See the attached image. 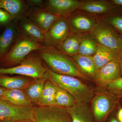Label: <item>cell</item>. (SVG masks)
Returning a JSON list of instances; mask_svg holds the SVG:
<instances>
[{"label": "cell", "mask_w": 122, "mask_h": 122, "mask_svg": "<svg viewBox=\"0 0 122 122\" xmlns=\"http://www.w3.org/2000/svg\"><path fill=\"white\" fill-rule=\"evenodd\" d=\"M6 89L3 88V87H1L0 86V99H1L2 98V96H3V94H4V93Z\"/></svg>", "instance_id": "35"}, {"label": "cell", "mask_w": 122, "mask_h": 122, "mask_svg": "<svg viewBox=\"0 0 122 122\" xmlns=\"http://www.w3.org/2000/svg\"><path fill=\"white\" fill-rule=\"evenodd\" d=\"M112 25L122 33V17H114L109 19Z\"/></svg>", "instance_id": "30"}, {"label": "cell", "mask_w": 122, "mask_h": 122, "mask_svg": "<svg viewBox=\"0 0 122 122\" xmlns=\"http://www.w3.org/2000/svg\"><path fill=\"white\" fill-rule=\"evenodd\" d=\"M36 51L49 69L54 73L90 80L81 72L74 60L57 48L45 46Z\"/></svg>", "instance_id": "1"}, {"label": "cell", "mask_w": 122, "mask_h": 122, "mask_svg": "<svg viewBox=\"0 0 122 122\" xmlns=\"http://www.w3.org/2000/svg\"><path fill=\"white\" fill-rule=\"evenodd\" d=\"M98 44L91 35H85L81 37L78 54L93 56L96 53Z\"/></svg>", "instance_id": "25"}, {"label": "cell", "mask_w": 122, "mask_h": 122, "mask_svg": "<svg viewBox=\"0 0 122 122\" xmlns=\"http://www.w3.org/2000/svg\"><path fill=\"white\" fill-rule=\"evenodd\" d=\"M46 79L68 92L76 103L87 104L94 96L93 89L76 77L57 74L48 68Z\"/></svg>", "instance_id": "2"}, {"label": "cell", "mask_w": 122, "mask_h": 122, "mask_svg": "<svg viewBox=\"0 0 122 122\" xmlns=\"http://www.w3.org/2000/svg\"><path fill=\"white\" fill-rule=\"evenodd\" d=\"M109 122H120L118 120L117 117H116V115H113L112 116L110 120H109Z\"/></svg>", "instance_id": "34"}, {"label": "cell", "mask_w": 122, "mask_h": 122, "mask_svg": "<svg viewBox=\"0 0 122 122\" xmlns=\"http://www.w3.org/2000/svg\"><path fill=\"white\" fill-rule=\"evenodd\" d=\"M82 3L76 0H45L43 7L56 15L66 17L79 8Z\"/></svg>", "instance_id": "13"}, {"label": "cell", "mask_w": 122, "mask_h": 122, "mask_svg": "<svg viewBox=\"0 0 122 122\" xmlns=\"http://www.w3.org/2000/svg\"></svg>", "instance_id": "39"}, {"label": "cell", "mask_w": 122, "mask_h": 122, "mask_svg": "<svg viewBox=\"0 0 122 122\" xmlns=\"http://www.w3.org/2000/svg\"><path fill=\"white\" fill-rule=\"evenodd\" d=\"M120 98L107 90L98 92L91 100V111L96 122H103L112 112Z\"/></svg>", "instance_id": "5"}, {"label": "cell", "mask_w": 122, "mask_h": 122, "mask_svg": "<svg viewBox=\"0 0 122 122\" xmlns=\"http://www.w3.org/2000/svg\"><path fill=\"white\" fill-rule=\"evenodd\" d=\"M87 104L76 103L68 108L71 122H95L91 110Z\"/></svg>", "instance_id": "16"}, {"label": "cell", "mask_w": 122, "mask_h": 122, "mask_svg": "<svg viewBox=\"0 0 122 122\" xmlns=\"http://www.w3.org/2000/svg\"><path fill=\"white\" fill-rule=\"evenodd\" d=\"M25 1L29 8H31L43 7L45 1L42 0H27Z\"/></svg>", "instance_id": "31"}, {"label": "cell", "mask_w": 122, "mask_h": 122, "mask_svg": "<svg viewBox=\"0 0 122 122\" xmlns=\"http://www.w3.org/2000/svg\"><path fill=\"white\" fill-rule=\"evenodd\" d=\"M112 1L114 4L122 6V0H112Z\"/></svg>", "instance_id": "36"}, {"label": "cell", "mask_w": 122, "mask_h": 122, "mask_svg": "<svg viewBox=\"0 0 122 122\" xmlns=\"http://www.w3.org/2000/svg\"><path fill=\"white\" fill-rule=\"evenodd\" d=\"M116 115L119 122H122V107H121L118 109Z\"/></svg>", "instance_id": "33"}, {"label": "cell", "mask_w": 122, "mask_h": 122, "mask_svg": "<svg viewBox=\"0 0 122 122\" xmlns=\"http://www.w3.org/2000/svg\"><path fill=\"white\" fill-rule=\"evenodd\" d=\"M35 122H71L68 108L57 106L34 107Z\"/></svg>", "instance_id": "7"}, {"label": "cell", "mask_w": 122, "mask_h": 122, "mask_svg": "<svg viewBox=\"0 0 122 122\" xmlns=\"http://www.w3.org/2000/svg\"><path fill=\"white\" fill-rule=\"evenodd\" d=\"M0 121H1V120H0Z\"/></svg>", "instance_id": "40"}, {"label": "cell", "mask_w": 122, "mask_h": 122, "mask_svg": "<svg viewBox=\"0 0 122 122\" xmlns=\"http://www.w3.org/2000/svg\"><path fill=\"white\" fill-rule=\"evenodd\" d=\"M56 86L51 81L46 80L41 96L36 105L40 107L56 106Z\"/></svg>", "instance_id": "22"}, {"label": "cell", "mask_w": 122, "mask_h": 122, "mask_svg": "<svg viewBox=\"0 0 122 122\" xmlns=\"http://www.w3.org/2000/svg\"><path fill=\"white\" fill-rule=\"evenodd\" d=\"M46 79H33L23 91L32 103L36 104L41 96Z\"/></svg>", "instance_id": "23"}, {"label": "cell", "mask_w": 122, "mask_h": 122, "mask_svg": "<svg viewBox=\"0 0 122 122\" xmlns=\"http://www.w3.org/2000/svg\"><path fill=\"white\" fill-rule=\"evenodd\" d=\"M70 30L68 18L60 17L46 33L44 45L57 48L69 35Z\"/></svg>", "instance_id": "9"}, {"label": "cell", "mask_w": 122, "mask_h": 122, "mask_svg": "<svg viewBox=\"0 0 122 122\" xmlns=\"http://www.w3.org/2000/svg\"><path fill=\"white\" fill-rule=\"evenodd\" d=\"M73 60L81 72L89 79H93L97 70L93 56L77 54L73 56Z\"/></svg>", "instance_id": "21"}, {"label": "cell", "mask_w": 122, "mask_h": 122, "mask_svg": "<svg viewBox=\"0 0 122 122\" xmlns=\"http://www.w3.org/2000/svg\"><path fill=\"white\" fill-rule=\"evenodd\" d=\"M79 9L90 13L102 14L110 11L111 6L105 1H89L82 3Z\"/></svg>", "instance_id": "26"}, {"label": "cell", "mask_w": 122, "mask_h": 122, "mask_svg": "<svg viewBox=\"0 0 122 122\" xmlns=\"http://www.w3.org/2000/svg\"><path fill=\"white\" fill-rule=\"evenodd\" d=\"M45 47L43 44L35 42L20 34L11 48L0 62L5 68L18 65L30 53Z\"/></svg>", "instance_id": "4"}, {"label": "cell", "mask_w": 122, "mask_h": 122, "mask_svg": "<svg viewBox=\"0 0 122 122\" xmlns=\"http://www.w3.org/2000/svg\"><path fill=\"white\" fill-rule=\"evenodd\" d=\"M36 51L30 53L18 65L8 68H0V74L19 75L33 79L47 80L48 67Z\"/></svg>", "instance_id": "3"}, {"label": "cell", "mask_w": 122, "mask_h": 122, "mask_svg": "<svg viewBox=\"0 0 122 122\" xmlns=\"http://www.w3.org/2000/svg\"><path fill=\"white\" fill-rule=\"evenodd\" d=\"M1 100L16 106H33V103L22 90L6 89Z\"/></svg>", "instance_id": "18"}, {"label": "cell", "mask_w": 122, "mask_h": 122, "mask_svg": "<svg viewBox=\"0 0 122 122\" xmlns=\"http://www.w3.org/2000/svg\"><path fill=\"white\" fill-rule=\"evenodd\" d=\"M121 77L117 58L97 70L93 79L97 85L105 88L109 82Z\"/></svg>", "instance_id": "12"}, {"label": "cell", "mask_w": 122, "mask_h": 122, "mask_svg": "<svg viewBox=\"0 0 122 122\" xmlns=\"http://www.w3.org/2000/svg\"><path fill=\"white\" fill-rule=\"evenodd\" d=\"M105 88L112 93L122 97V77L109 82Z\"/></svg>", "instance_id": "28"}, {"label": "cell", "mask_w": 122, "mask_h": 122, "mask_svg": "<svg viewBox=\"0 0 122 122\" xmlns=\"http://www.w3.org/2000/svg\"><path fill=\"white\" fill-rule=\"evenodd\" d=\"M16 21L20 34L30 41L44 45L45 34L36 24L25 15Z\"/></svg>", "instance_id": "11"}, {"label": "cell", "mask_w": 122, "mask_h": 122, "mask_svg": "<svg viewBox=\"0 0 122 122\" xmlns=\"http://www.w3.org/2000/svg\"><path fill=\"white\" fill-rule=\"evenodd\" d=\"M91 35L99 44L119 53L122 49L120 37L102 23L97 24Z\"/></svg>", "instance_id": "8"}, {"label": "cell", "mask_w": 122, "mask_h": 122, "mask_svg": "<svg viewBox=\"0 0 122 122\" xmlns=\"http://www.w3.org/2000/svg\"><path fill=\"white\" fill-rule=\"evenodd\" d=\"M70 28L74 33L91 31L96 24L94 20L85 15H78L68 19Z\"/></svg>", "instance_id": "20"}, {"label": "cell", "mask_w": 122, "mask_h": 122, "mask_svg": "<svg viewBox=\"0 0 122 122\" xmlns=\"http://www.w3.org/2000/svg\"><path fill=\"white\" fill-rule=\"evenodd\" d=\"M119 53L99 44L96 53L93 56L97 70L110 62L117 59Z\"/></svg>", "instance_id": "17"}, {"label": "cell", "mask_w": 122, "mask_h": 122, "mask_svg": "<svg viewBox=\"0 0 122 122\" xmlns=\"http://www.w3.org/2000/svg\"><path fill=\"white\" fill-rule=\"evenodd\" d=\"M20 35L16 20L8 24L0 35V62L8 52Z\"/></svg>", "instance_id": "14"}, {"label": "cell", "mask_w": 122, "mask_h": 122, "mask_svg": "<svg viewBox=\"0 0 122 122\" xmlns=\"http://www.w3.org/2000/svg\"><path fill=\"white\" fill-rule=\"evenodd\" d=\"M25 16L36 24L45 34L60 16L48 11L43 7H31Z\"/></svg>", "instance_id": "10"}, {"label": "cell", "mask_w": 122, "mask_h": 122, "mask_svg": "<svg viewBox=\"0 0 122 122\" xmlns=\"http://www.w3.org/2000/svg\"><path fill=\"white\" fill-rule=\"evenodd\" d=\"M10 15L4 10L0 8V25L9 24L12 21Z\"/></svg>", "instance_id": "29"}, {"label": "cell", "mask_w": 122, "mask_h": 122, "mask_svg": "<svg viewBox=\"0 0 122 122\" xmlns=\"http://www.w3.org/2000/svg\"><path fill=\"white\" fill-rule=\"evenodd\" d=\"M81 37L78 35L70 34L57 49L68 56H73L78 53Z\"/></svg>", "instance_id": "24"}, {"label": "cell", "mask_w": 122, "mask_h": 122, "mask_svg": "<svg viewBox=\"0 0 122 122\" xmlns=\"http://www.w3.org/2000/svg\"><path fill=\"white\" fill-rule=\"evenodd\" d=\"M0 122H14L9 120H1Z\"/></svg>", "instance_id": "37"}, {"label": "cell", "mask_w": 122, "mask_h": 122, "mask_svg": "<svg viewBox=\"0 0 122 122\" xmlns=\"http://www.w3.org/2000/svg\"><path fill=\"white\" fill-rule=\"evenodd\" d=\"M29 8L25 0H0V8L9 13L12 20H17L25 15Z\"/></svg>", "instance_id": "15"}, {"label": "cell", "mask_w": 122, "mask_h": 122, "mask_svg": "<svg viewBox=\"0 0 122 122\" xmlns=\"http://www.w3.org/2000/svg\"><path fill=\"white\" fill-rule=\"evenodd\" d=\"M33 106L18 107L0 99V120L14 122H35Z\"/></svg>", "instance_id": "6"}, {"label": "cell", "mask_w": 122, "mask_h": 122, "mask_svg": "<svg viewBox=\"0 0 122 122\" xmlns=\"http://www.w3.org/2000/svg\"><path fill=\"white\" fill-rule=\"evenodd\" d=\"M118 61L120 67L121 76L122 77V49L120 51L118 54Z\"/></svg>", "instance_id": "32"}, {"label": "cell", "mask_w": 122, "mask_h": 122, "mask_svg": "<svg viewBox=\"0 0 122 122\" xmlns=\"http://www.w3.org/2000/svg\"><path fill=\"white\" fill-rule=\"evenodd\" d=\"M55 97L56 106L64 108H69L76 103L73 96L66 90L56 86Z\"/></svg>", "instance_id": "27"}, {"label": "cell", "mask_w": 122, "mask_h": 122, "mask_svg": "<svg viewBox=\"0 0 122 122\" xmlns=\"http://www.w3.org/2000/svg\"><path fill=\"white\" fill-rule=\"evenodd\" d=\"M120 38H121V43H122V36L120 37Z\"/></svg>", "instance_id": "38"}, {"label": "cell", "mask_w": 122, "mask_h": 122, "mask_svg": "<svg viewBox=\"0 0 122 122\" xmlns=\"http://www.w3.org/2000/svg\"><path fill=\"white\" fill-rule=\"evenodd\" d=\"M33 79L25 76H9L0 74V86L6 89L23 90Z\"/></svg>", "instance_id": "19"}]
</instances>
